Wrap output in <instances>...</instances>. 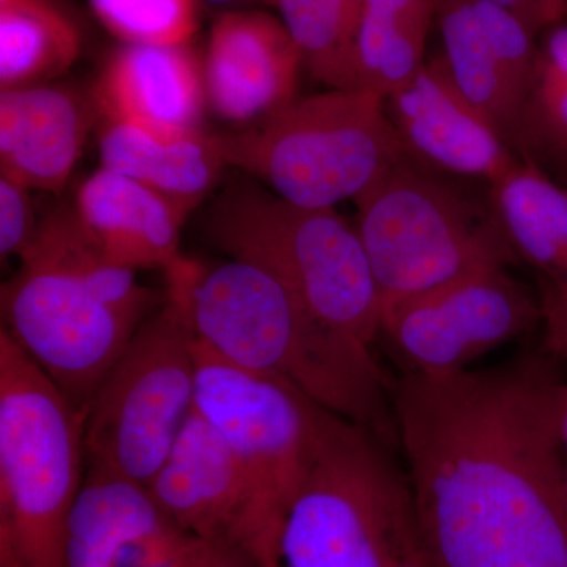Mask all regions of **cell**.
Here are the masks:
<instances>
[{
  "label": "cell",
  "mask_w": 567,
  "mask_h": 567,
  "mask_svg": "<svg viewBox=\"0 0 567 567\" xmlns=\"http://www.w3.org/2000/svg\"><path fill=\"white\" fill-rule=\"evenodd\" d=\"M559 382L528 352L395 383V439L432 567H567Z\"/></svg>",
  "instance_id": "cell-1"
},
{
  "label": "cell",
  "mask_w": 567,
  "mask_h": 567,
  "mask_svg": "<svg viewBox=\"0 0 567 567\" xmlns=\"http://www.w3.org/2000/svg\"><path fill=\"white\" fill-rule=\"evenodd\" d=\"M166 275L196 338L224 360L284 380L398 445L393 401L374 350L317 319L275 276L244 260L207 268L185 257Z\"/></svg>",
  "instance_id": "cell-2"
},
{
  "label": "cell",
  "mask_w": 567,
  "mask_h": 567,
  "mask_svg": "<svg viewBox=\"0 0 567 567\" xmlns=\"http://www.w3.org/2000/svg\"><path fill=\"white\" fill-rule=\"evenodd\" d=\"M205 230L230 259L275 276L317 319L374 347L379 289L360 235L334 208L301 207L252 183L230 185Z\"/></svg>",
  "instance_id": "cell-3"
},
{
  "label": "cell",
  "mask_w": 567,
  "mask_h": 567,
  "mask_svg": "<svg viewBox=\"0 0 567 567\" xmlns=\"http://www.w3.org/2000/svg\"><path fill=\"white\" fill-rule=\"evenodd\" d=\"M84 461V416L2 328L0 535L24 567H65L66 524Z\"/></svg>",
  "instance_id": "cell-4"
},
{
  "label": "cell",
  "mask_w": 567,
  "mask_h": 567,
  "mask_svg": "<svg viewBox=\"0 0 567 567\" xmlns=\"http://www.w3.org/2000/svg\"><path fill=\"white\" fill-rule=\"evenodd\" d=\"M354 204L382 317L415 295L517 260L491 203H476L405 152Z\"/></svg>",
  "instance_id": "cell-5"
},
{
  "label": "cell",
  "mask_w": 567,
  "mask_h": 567,
  "mask_svg": "<svg viewBox=\"0 0 567 567\" xmlns=\"http://www.w3.org/2000/svg\"><path fill=\"white\" fill-rule=\"evenodd\" d=\"M196 409L240 462L248 505L235 547L259 567L281 566V536L319 443L323 406L284 380L254 374L196 338Z\"/></svg>",
  "instance_id": "cell-6"
},
{
  "label": "cell",
  "mask_w": 567,
  "mask_h": 567,
  "mask_svg": "<svg viewBox=\"0 0 567 567\" xmlns=\"http://www.w3.org/2000/svg\"><path fill=\"white\" fill-rule=\"evenodd\" d=\"M216 141L227 166L309 208L357 199L404 153L385 100L360 89L297 96L259 125Z\"/></svg>",
  "instance_id": "cell-7"
},
{
  "label": "cell",
  "mask_w": 567,
  "mask_h": 567,
  "mask_svg": "<svg viewBox=\"0 0 567 567\" xmlns=\"http://www.w3.org/2000/svg\"><path fill=\"white\" fill-rule=\"evenodd\" d=\"M390 446L323 410L316 456L284 525L282 567H393L412 496Z\"/></svg>",
  "instance_id": "cell-8"
},
{
  "label": "cell",
  "mask_w": 567,
  "mask_h": 567,
  "mask_svg": "<svg viewBox=\"0 0 567 567\" xmlns=\"http://www.w3.org/2000/svg\"><path fill=\"white\" fill-rule=\"evenodd\" d=\"M192 320L177 295L137 328L84 415L85 457L147 486L196 405Z\"/></svg>",
  "instance_id": "cell-9"
},
{
  "label": "cell",
  "mask_w": 567,
  "mask_h": 567,
  "mask_svg": "<svg viewBox=\"0 0 567 567\" xmlns=\"http://www.w3.org/2000/svg\"><path fill=\"white\" fill-rule=\"evenodd\" d=\"M20 260V270L0 292L2 328L84 416L96 388L144 322L115 308L69 268L32 254Z\"/></svg>",
  "instance_id": "cell-10"
},
{
  "label": "cell",
  "mask_w": 567,
  "mask_h": 567,
  "mask_svg": "<svg viewBox=\"0 0 567 567\" xmlns=\"http://www.w3.org/2000/svg\"><path fill=\"white\" fill-rule=\"evenodd\" d=\"M539 322L540 300L506 268H486L394 306L380 334L404 374H450Z\"/></svg>",
  "instance_id": "cell-11"
},
{
  "label": "cell",
  "mask_w": 567,
  "mask_h": 567,
  "mask_svg": "<svg viewBox=\"0 0 567 567\" xmlns=\"http://www.w3.org/2000/svg\"><path fill=\"white\" fill-rule=\"evenodd\" d=\"M385 107L406 155L439 173L491 185L520 159L498 126L458 91L443 55L425 61Z\"/></svg>",
  "instance_id": "cell-12"
},
{
  "label": "cell",
  "mask_w": 567,
  "mask_h": 567,
  "mask_svg": "<svg viewBox=\"0 0 567 567\" xmlns=\"http://www.w3.org/2000/svg\"><path fill=\"white\" fill-rule=\"evenodd\" d=\"M303 58L286 25L265 11H226L213 22L203 59L207 110L259 125L297 99Z\"/></svg>",
  "instance_id": "cell-13"
},
{
  "label": "cell",
  "mask_w": 567,
  "mask_h": 567,
  "mask_svg": "<svg viewBox=\"0 0 567 567\" xmlns=\"http://www.w3.org/2000/svg\"><path fill=\"white\" fill-rule=\"evenodd\" d=\"M436 14L451 78L511 145L535 65L536 33L484 0H440Z\"/></svg>",
  "instance_id": "cell-14"
},
{
  "label": "cell",
  "mask_w": 567,
  "mask_h": 567,
  "mask_svg": "<svg viewBox=\"0 0 567 567\" xmlns=\"http://www.w3.org/2000/svg\"><path fill=\"white\" fill-rule=\"evenodd\" d=\"M183 535L144 483L87 461L66 524L65 567H156Z\"/></svg>",
  "instance_id": "cell-15"
},
{
  "label": "cell",
  "mask_w": 567,
  "mask_h": 567,
  "mask_svg": "<svg viewBox=\"0 0 567 567\" xmlns=\"http://www.w3.org/2000/svg\"><path fill=\"white\" fill-rule=\"evenodd\" d=\"M147 487L182 532L235 546L248 505L244 470L196 405Z\"/></svg>",
  "instance_id": "cell-16"
},
{
  "label": "cell",
  "mask_w": 567,
  "mask_h": 567,
  "mask_svg": "<svg viewBox=\"0 0 567 567\" xmlns=\"http://www.w3.org/2000/svg\"><path fill=\"white\" fill-rule=\"evenodd\" d=\"M93 95L62 84L0 91V173L25 188H65L93 125Z\"/></svg>",
  "instance_id": "cell-17"
},
{
  "label": "cell",
  "mask_w": 567,
  "mask_h": 567,
  "mask_svg": "<svg viewBox=\"0 0 567 567\" xmlns=\"http://www.w3.org/2000/svg\"><path fill=\"white\" fill-rule=\"evenodd\" d=\"M93 100L100 118L173 130H203V62L188 44L122 43L107 55Z\"/></svg>",
  "instance_id": "cell-18"
},
{
  "label": "cell",
  "mask_w": 567,
  "mask_h": 567,
  "mask_svg": "<svg viewBox=\"0 0 567 567\" xmlns=\"http://www.w3.org/2000/svg\"><path fill=\"white\" fill-rule=\"evenodd\" d=\"M102 166L148 186L188 215L215 188L224 167L216 134L100 118Z\"/></svg>",
  "instance_id": "cell-19"
},
{
  "label": "cell",
  "mask_w": 567,
  "mask_h": 567,
  "mask_svg": "<svg viewBox=\"0 0 567 567\" xmlns=\"http://www.w3.org/2000/svg\"><path fill=\"white\" fill-rule=\"evenodd\" d=\"M78 218L122 264L167 268L182 259L181 230L186 213L148 186L100 167L76 194Z\"/></svg>",
  "instance_id": "cell-20"
},
{
  "label": "cell",
  "mask_w": 567,
  "mask_h": 567,
  "mask_svg": "<svg viewBox=\"0 0 567 567\" xmlns=\"http://www.w3.org/2000/svg\"><path fill=\"white\" fill-rule=\"evenodd\" d=\"M488 203L517 259L546 282L567 287V189L518 159L488 185Z\"/></svg>",
  "instance_id": "cell-21"
},
{
  "label": "cell",
  "mask_w": 567,
  "mask_h": 567,
  "mask_svg": "<svg viewBox=\"0 0 567 567\" xmlns=\"http://www.w3.org/2000/svg\"><path fill=\"white\" fill-rule=\"evenodd\" d=\"M440 0H360L354 29V89L386 100L424 61L425 39Z\"/></svg>",
  "instance_id": "cell-22"
},
{
  "label": "cell",
  "mask_w": 567,
  "mask_h": 567,
  "mask_svg": "<svg viewBox=\"0 0 567 567\" xmlns=\"http://www.w3.org/2000/svg\"><path fill=\"white\" fill-rule=\"evenodd\" d=\"M80 50V32L61 0H0V91L48 84Z\"/></svg>",
  "instance_id": "cell-23"
},
{
  "label": "cell",
  "mask_w": 567,
  "mask_h": 567,
  "mask_svg": "<svg viewBox=\"0 0 567 567\" xmlns=\"http://www.w3.org/2000/svg\"><path fill=\"white\" fill-rule=\"evenodd\" d=\"M511 147L518 158L563 166L567 158V24L547 29L522 100Z\"/></svg>",
  "instance_id": "cell-24"
},
{
  "label": "cell",
  "mask_w": 567,
  "mask_h": 567,
  "mask_svg": "<svg viewBox=\"0 0 567 567\" xmlns=\"http://www.w3.org/2000/svg\"><path fill=\"white\" fill-rule=\"evenodd\" d=\"M305 69L331 89H354L352 51L360 0H274Z\"/></svg>",
  "instance_id": "cell-25"
},
{
  "label": "cell",
  "mask_w": 567,
  "mask_h": 567,
  "mask_svg": "<svg viewBox=\"0 0 567 567\" xmlns=\"http://www.w3.org/2000/svg\"><path fill=\"white\" fill-rule=\"evenodd\" d=\"M95 17L122 43L181 47L197 29L199 0H89Z\"/></svg>",
  "instance_id": "cell-26"
},
{
  "label": "cell",
  "mask_w": 567,
  "mask_h": 567,
  "mask_svg": "<svg viewBox=\"0 0 567 567\" xmlns=\"http://www.w3.org/2000/svg\"><path fill=\"white\" fill-rule=\"evenodd\" d=\"M32 189L0 175V257L21 259L39 230L31 199Z\"/></svg>",
  "instance_id": "cell-27"
},
{
  "label": "cell",
  "mask_w": 567,
  "mask_h": 567,
  "mask_svg": "<svg viewBox=\"0 0 567 567\" xmlns=\"http://www.w3.org/2000/svg\"><path fill=\"white\" fill-rule=\"evenodd\" d=\"M169 567H259L245 551L229 543L207 540L193 535L175 555Z\"/></svg>",
  "instance_id": "cell-28"
},
{
  "label": "cell",
  "mask_w": 567,
  "mask_h": 567,
  "mask_svg": "<svg viewBox=\"0 0 567 567\" xmlns=\"http://www.w3.org/2000/svg\"><path fill=\"white\" fill-rule=\"evenodd\" d=\"M540 306L548 349L567 363V287L544 284Z\"/></svg>",
  "instance_id": "cell-29"
},
{
  "label": "cell",
  "mask_w": 567,
  "mask_h": 567,
  "mask_svg": "<svg viewBox=\"0 0 567 567\" xmlns=\"http://www.w3.org/2000/svg\"><path fill=\"white\" fill-rule=\"evenodd\" d=\"M509 11L533 32L547 31L567 17V0H484Z\"/></svg>",
  "instance_id": "cell-30"
},
{
  "label": "cell",
  "mask_w": 567,
  "mask_h": 567,
  "mask_svg": "<svg viewBox=\"0 0 567 567\" xmlns=\"http://www.w3.org/2000/svg\"><path fill=\"white\" fill-rule=\"evenodd\" d=\"M393 567H432L421 540L413 507L399 536Z\"/></svg>",
  "instance_id": "cell-31"
},
{
  "label": "cell",
  "mask_w": 567,
  "mask_h": 567,
  "mask_svg": "<svg viewBox=\"0 0 567 567\" xmlns=\"http://www.w3.org/2000/svg\"><path fill=\"white\" fill-rule=\"evenodd\" d=\"M555 420L561 445L565 447L567 456V382H559L557 393H555Z\"/></svg>",
  "instance_id": "cell-32"
},
{
  "label": "cell",
  "mask_w": 567,
  "mask_h": 567,
  "mask_svg": "<svg viewBox=\"0 0 567 567\" xmlns=\"http://www.w3.org/2000/svg\"><path fill=\"white\" fill-rule=\"evenodd\" d=\"M204 2L212 3V6L229 7L238 6V3L254 2V0H204ZM259 2L268 3V6H271L274 0H259Z\"/></svg>",
  "instance_id": "cell-33"
},
{
  "label": "cell",
  "mask_w": 567,
  "mask_h": 567,
  "mask_svg": "<svg viewBox=\"0 0 567 567\" xmlns=\"http://www.w3.org/2000/svg\"><path fill=\"white\" fill-rule=\"evenodd\" d=\"M561 167H563V169H565V171H566V174H567V158L565 159V163H563V166H561Z\"/></svg>",
  "instance_id": "cell-34"
},
{
  "label": "cell",
  "mask_w": 567,
  "mask_h": 567,
  "mask_svg": "<svg viewBox=\"0 0 567 567\" xmlns=\"http://www.w3.org/2000/svg\"><path fill=\"white\" fill-rule=\"evenodd\" d=\"M276 567H282V566H276Z\"/></svg>",
  "instance_id": "cell-35"
}]
</instances>
